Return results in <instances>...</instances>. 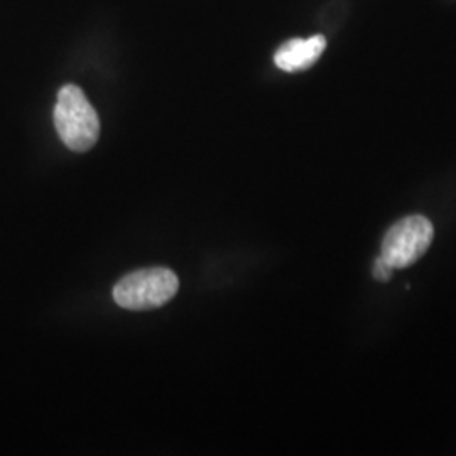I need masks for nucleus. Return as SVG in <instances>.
I'll list each match as a JSON object with an SVG mask.
<instances>
[{"label":"nucleus","mask_w":456,"mask_h":456,"mask_svg":"<svg viewBox=\"0 0 456 456\" xmlns=\"http://www.w3.org/2000/svg\"><path fill=\"white\" fill-rule=\"evenodd\" d=\"M180 281L164 267L141 269L122 277L114 288L115 303L126 310H154L178 293Z\"/></svg>","instance_id":"f03ea898"},{"label":"nucleus","mask_w":456,"mask_h":456,"mask_svg":"<svg viewBox=\"0 0 456 456\" xmlns=\"http://www.w3.org/2000/svg\"><path fill=\"white\" fill-rule=\"evenodd\" d=\"M54 127L65 146L85 152L95 146L100 135L97 112L77 85H65L54 107Z\"/></svg>","instance_id":"f257e3e1"},{"label":"nucleus","mask_w":456,"mask_h":456,"mask_svg":"<svg viewBox=\"0 0 456 456\" xmlns=\"http://www.w3.org/2000/svg\"><path fill=\"white\" fill-rule=\"evenodd\" d=\"M326 48V39L323 36H311L308 39H291L286 45L277 49L274 61L277 68L288 73H296L308 69L314 65Z\"/></svg>","instance_id":"20e7f679"},{"label":"nucleus","mask_w":456,"mask_h":456,"mask_svg":"<svg viewBox=\"0 0 456 456\" xmlns=\"http://www.w3.org/2000/svg\"><path fill=\"white\" fill-rule=\"evenodd\" d=\"M374 277L377 281H389L394 273V267H392L389 262L386 261L382 256H379L374 262Z\"/></svg>","instance_id":"39448f33"},{"label":"nucleus","mask_w":456,"mask_h":456,"mask_svg":"<svg viewBox=\"0 0 456 456\" xmlns=\"http://www.w3.org/2000/svg\"><path fill=\"white\" fill-rule=\"evenodd\" d=\"M435 237L433 224L421 215L399 220L384 237L380 256L394 269H404L419 261Z\"/></svg>","instance_id":"7ed1b4c3"}]
</instances>
